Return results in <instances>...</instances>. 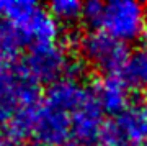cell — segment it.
Returning <instances> with one entry per match:
<instances>
[{"instance_id":"52a82bcc","label":"cell","mask_w":147,"mask_h":146,"mask_svg":"<svg viewBox=\"0 0 147 146\" xmlns=\"http://www.w3.org/2000/svg\"><path fill=\"white\" fill-rule=\"evenodd\" d=\"M79 54L85 64L98 72L105 76H118L131 53L124 43L103 31L92 30L79 40Z\"/></svg>"},{"instance_id":"3957f363","label":"cell","mask_w":147,"mask_h":146,"mask_svg":"<svg viewBox=\"0 0 147 146\" xmlns=\"http://www.w3.org/2000/svg\"><path fill=\"white\" fill-rule=\"evenodd\" d=\"M82 20L121 43H131L146 36L147 10L134 0H111V2H88L84 3Z\"/></svg>"},{"instance_id":"7c38bea8","label":"cell","mask_w":147,"mask_h":146,"mask_svg":"<svg viewBox=\"0 0 147 146\" xmlns=\"http://www.w3.org/2000/svg\"><path fill=\"white\" fill-rule=\"evenodd\" d=\"M3 8H5V2H0V18L3 16Z\"/></svg>"},{"instance_id":"8fae6325","label":"cell","mask_w":147,"mask_h":146,"mask_svg":"<svg viewBox=\"0 0 147 146\" xmlns=\"http://www.w3.org/2000/svg\"><path fill=\"white\" fill-rule=\"evenodd\" d=\"M0 146H20L16 143L15 138H11L10 135H7L5 131L0 133Z\"/></svg>"},{"instance_id":"9c48e42d","label":"cell","mask_w":147,"mask_h":146,"mask_svg":"<svg viewBox=\"0 0 147 146\" xmlns=\"http://www.w3.org/2000/svg\"><path fill=\"white\" fill-rule=\"evenodd\" d=\"M118 77L126 84L127 89L147 90V51L144 48L129 54Z\"/></svg>"},{"instance_id":"ba28073f","label":"cell","mask_w":147,"mask_h":146,"mask_svg":"<svg viewBox=\"0 0 147 146\" xmlns=\"http://www.w3.org/2000/svg\"><path fill=\"white\" fill-rule=\"evenodd\" d=\"M93 95L103 113L118 115L129 102V89L118 76H105L95 84Z\"/></svg>"},{"instance_id":"4fadbf2b","label":"cell","mask_w":147,"mask_h":146,"mask_svg":"<svg viewBox=\"0 0 147 146\" xmlns=\"http://www.w3.org/2000/svg\"><path fill=\"white\" fill-rule=\"evenodd\" d=\"M69 146H84V145H69Z\"/></svg>"},{"instance_id":"30bf717a","label":"cell","mask_w":147,"mask_h":146,"mask_svg":"<svg viewBox=\"0 0 147 146\" xmlns=\"http://www.w3.org/2000/svg\"><path fill=\"white\" fill-rule=\"evenodd\" d=\"M49 13L57 23H75L82 20L84 13V3L75 0H56L47 7Z\"/></svg>"},{"instance_id":"7a4b0ae2","label":"cell","mask_w":147,"mask_h":146,"mask_svg":"<svg viewBox=\"0 0 147 146\" xmlns=\"http://www.w3.org/2000/svg\"><path fill=\"white\" fill-rule=\"evenodd\" d=\"M41 95V84L20 61L0 63V125L7 135L15 140L31 136Z\"/></svg>"},{"instance_id":"5b68a950","label":"cell","mask_w":147,"mask_h":146,"mask_svg":"<svg viewBox=\"0 0 147 146\" xmlns=\"http://www.w3.org/2000/svg\"><path fill=\"white\" fill-rule=\"evenodd\" d=\"M18 61L38 84L49 85L65 76H79L77 64H72L61 40L30 48Z\"/></svg>"},{"instance_id":"277c9868","label":"cell","mask_w":147,"mask_h":146,"mask_svg":"<svg viewBox=\"0 0 147 146\" xmlns=\"http://www.w3.org/2000/svg\"><path fill=\"white\" fill-rule=\"evenodd\" d=\"M3 21L10 28L11 35L23 53L38 44L59 41L61 28L46 7L30 0L5 2Z\"/></svg>"},{"instance_id":"8992f818","label":"cell","mask_w":147,"mask_h":146,"mask_svg":"<svg viewBox=\"0 0 147 146\" xmlns=\"http://www.w3.org/2000/svg\"><path fill=\"white\" fill-rule=\"evenodd\" d=\"M103 146H147V95L129 99L111 121H106Z\"/></svg>"},{"instance_id":"6da1fadb","label":"cell","mask_w":147,"mask_h":146,"mask_svg":"<svg viewBox=\"0 0 147 146\" xmlns=\"http://www.w3.org/2000/svg\"><path fill=\"white\" fill-rule=\"evenodd\" d=\"M105 113L79 76L49 84L38 105L31 136L39 146H92L103 141Z\"/></svg>"}]
</instances>
